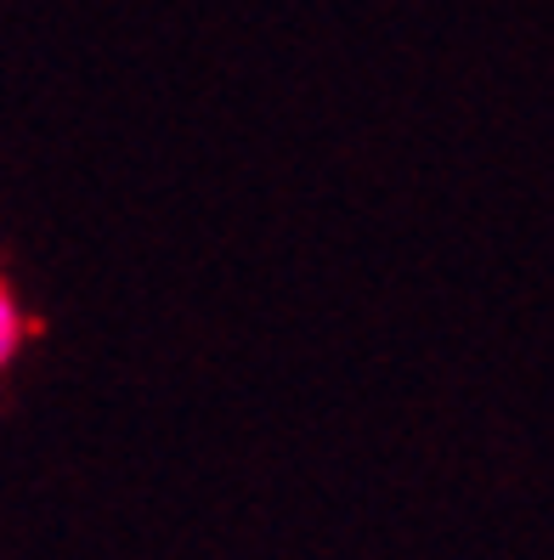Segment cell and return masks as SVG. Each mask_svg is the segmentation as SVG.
<instances>
[{
  "label": "cell",
  "instance_id": "obj_1",
  "mask_svg": "<svg viewBox=\"0 0 554 560\" xmlns=\"http://www.w3.org/2000/svg\"><path fill=\"white\" fill-rule=\"evenodd\" d=\"M23 335H28V317H23V306L12 301V289L0 283V369H7V362L17 357Z\"/></svg>",
  "mask_w": 554,
  "mask_h": 560
}]
</instances>
